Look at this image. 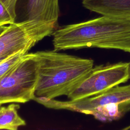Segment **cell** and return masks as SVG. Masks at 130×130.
Returning a JSON list of instances; mask_svg holds the SVG:
<instances>
[{"instance_id":"obj_15","label":"cell","mask_w":130,"mask_h":130,"mask_svg":"<svg viewBox=\"0 0 130 130\" xmlns=\"http://www.w3.org/2000/svg\"><path fill=\"white\" fill-rule=\"evenodd\" d=\"M2 105V104H1V103H0V106H1V105Z\"/></svg>"},{"instance_id":"obj_12","label":"cell","mask_w":130,"mask_h":130,"mask_svg":"<svg viewBox=\"0 0 130 130\" xmlns=\"http://www.w3.org/2000/svg\"><path fill=\"white\" fill-rule=\"evenodd\" d=\"M10 57V56H9ZM8 57H0V63L2 62L3 60H4L5 59H6V58H7Z\"/></svg>"},{"instance_id":"obj_3","label":"cell","mask_w":130,"mask_h":130,"mask_svg":"<svg viewBox=\"0 0 130 130\" xmlns=\"http://www.w3.org/2000/svg\"><path fill=\"white\" fill-rule=\"evenodd\" d=\"M34 100L48 108L64 109L92 116L103 122L119 120L130 111V84L117 85L96 95L67 101L35 96Z\"/></svg>"},{"instance_id":"obj_7","label":"cell","mask_w":130,"mask_h":130,"mask_svg":"<svg viewBox=\"0 0 130 130\" xmlns=\"http://www.w3.org/2000/svg\"><path fill=\"white\" fill-rule=\"evenodd\" d=\"M16 9L18 22L26 20L57 23L58 0H3ZM16 22V21H15Z\"/></svg>"},{"instance_id":"obj_2","label":"cell","mask_w":130,"mask_h":130,"mask_svg":"<svg viewBox=\"0 0 130 130\" xmlns=\"http://www.w3.org/2000/svg\"><path fill=\"white\" fill-rule=\"evenodd\" d=\"M39 75L35 96L53 99L67 96L94 67L91 59L55 50L35 52Z\"/></svg>"},{"instance_id":"obj_13","label":"cell","mask_w":130,"mask_h":130,"mask_svg":"<svg viewBox=\"0 0 130 130\" xmlns=\"http://www.w3.org/2000/svg\"><path fill=\"white\" fill-rule=\"evenodd\" d=\"M123 129H124V130H129V129H130V125H129L128 126H127L126 127L123 128Z\"/></svg>"},{"instance_id":"obj_8","label":"cell","mask_w":130,"mask_h":130,"mask_svg":"<svg viewBox=\"0 0 130 130\" xmlns=\"http://www.w3.org/2000/svg\"><path fill=\"white\" fill-rule=\"evenodd\" d=\"M83 6L102 16L130 20V0H82Z\"/></svg>"},{"instance_id":"obj_14","label":"cell","mask_w":130,"mask_h":130,"mask_svg":"<svg viewBox=\"0 0 130 130\" xmlns=\"http://www.w3.org/2000/svg\"><path fill=\"white\" fill-rule=\"evenodd\" d=\"M129 63V73H130V62Z\"/></svg>"},{"instance_id":"obj_4","label":"cell","mask_w":130,"mask_h":130,"mask_svg":"<svg viewBox=\"0 0 130 130\" xmlns=\"http://www.w3.org/2000/svg\"><path fill=\"white\" fill-rule=\"evenodd\" d=\"M39 60L35 53L23 58L0 78V103H25L35 97Z\"/></svg>"},{"instance_id":"obj_5","label":"cell","mask_w":130,"mask_h":130,"mask_svg":"<svg viewBox=\"0 0 130 130\" xmlns=\"http://www.w3.org/2000/svg\"><path fill=\"white\" fill-rule=\"evenodd\" d=\"M55 22L26 20L7 25L0 34V57H8L21 51L27 53L56 28Z\"/></svg>"},{"instance_id":"obj_10","label":"cell","mask_w":130,"mask_h":130,"mask_svg":"<svg viewBox=\"0 0 130 130\" xmlns=\"http://www.w3.org/2000/svg\"><path fill=\"white\" fill-rule=\"evenodd\" d=\"M27 53L24 51L16 53L8 57L0 63V78L8 73L18 62H19Z\"/></svg>"},{"instance_id":"obj_11","label":"cell","mask_w":130,"mask_h":130,"mask_svg":"<svg viewBox=\"0 0 130 130\" xmlns=\"http://www.w3.org/2000/svg\"><path fill=\"white\" fill-rule=\"evenodd\" d=\"M6 27H7V25H3V26H0V34L5 29Z\"/></svg>"},{"instance_id":"obj_1","label":"cell","mask_w":130,"mask_h":130,"mask_svg":"<svg viewBox=\"0 0 130 130\" xmlns=\"http://www.w3.org/2000/svg\"><path fill=\"white\" fill-rule=\"evenodd\" d=\"M54 50L95 47L122 50L130 53V20L102 16L56 28Z\"/></svg>"},{"instance_id":"obj_9","label":"cell","mask_w":130,"mask_h":130,"mask_svg":"<svg viewBox=\"0 0 130 130\" xmlns=\"http://www.w3.org/2000/svg\"><path fill=\"white\" fill-rule=\"evenodd\" d=\"M18 104H11L7 107L0 106V129L17 130L25 125V121L18 113Z\"/></svg>"},{"instance_id":"obj_6","label":"cell","mask_w":130,"mask_h":130,"mask_svg":"<svg viewBox=\"0 0 130 130\" xmlns=\"http://www.w3.org/2000/svg\"><path fill=\"white\" fill-rule=\"evenodd\" d=\"M129 78V62L96 66L67 97L70 100H77L92 96L125 83Z\"/></svg>"}]
</instances>
